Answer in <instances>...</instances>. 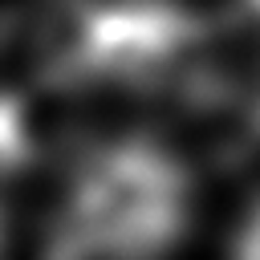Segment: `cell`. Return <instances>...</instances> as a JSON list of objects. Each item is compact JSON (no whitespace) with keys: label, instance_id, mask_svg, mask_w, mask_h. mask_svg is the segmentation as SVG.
<instances>
[{"label":"cell","instance_id":"obj_2","mask_svg":"<svg viewBox=\"0 0 260 260\" xmlns=\"http://www.w3.org/2000/svg\"><path fill=\"white\" fill-rule=\"evenodd\" d=\"M236 260H260V211L248 219V228L240 236V248H236Z\"/></svg>","mask_w":260,"mask_h":260},{"label":"cell","instance_id":"obj_1","mask_svg":"<svg viewBox=\"0 0 260 260\" xmlns=\"http://www.w3.org/2000/svg\"><path fill=\"white\" fill-rule=\"evenodd\" d=\"M187 179L146 142L85 158L61 215V260H154L187 228Z\"/></svg>","mask_w":260,"mask_h":260}]
</instances>
